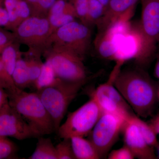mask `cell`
Listing matches in <instances>:
<instances>
[{"label": "cell", "mask_w": 159, "mask_h": 159, "mask_svg": "<svg viewBox=\"0 0 159 159\" xmlns=\"http://www.w3.org/2000/svg\"><path fill=\"white\" fill-rule=\"evenodd\" d=\"M77 18L72 2L56 0L48 12V18L53 32L60 27L76 20Z\"/></svg>", "instance_id": "14"}, {"label": "cell", "mask_w": 159, "mask_h": 159, "mask_svg": "<svg viewBox=\"0 0 159 159\" xmlns=\"http://www.w3.org/2000/svg\"><path fill=\"white\" fill-rule=\"evenodd\" d=\"M8 101V95L3 88L0 86V111L4 104Z\"/></svg>", "instance_id": "32"}, {"label": "cell", "mask_w": 159, "mask_h": 159, "mask_svg": "<svg viewBox=\"0 0 159 159\" xmlns=\"http://www.w3.org/2000/svg\"><path fill=\"white\" fill-rule=\"evenodd\" d=\"M77 17L85 24L88 11L89 0H72Z\"/></svg>", "instance_id": "27"}, {"label": "cell", "mask_w": 159, "mask_h": 159, "mask_svg": "<svg viewBox=\"0 0 159 159\" xmlns=\"http://www.w3.org/2000/svg\"><path fill=\"white\" fill-rule=\"evenodd\" d=\"M102 113L96 100L91 97L88 102L79 108L69 113L65 122L60 126L57 134L62 139L88 135Z\"/></svg>", "instance_id": "7"}, {"label": "cell", "mask_w": 159, "mask_h": 159, "mask_svg": "<svg viewBox=\"0 0 159 159\" xmlns=\"http://www.w3.org/2000/svg\"><path fill=\"white\" fill-rule=\"evenodd\" d=\"M47 59L51 61L57 78L71 82L89 80L84 59L74 53L54 47Z\"/></svg>", "instance_id": "9"}, {"label": "cell", "mask_w": 159, "mask_h": 159, "mask_svg": "<svg viewBox=\"0 0 159 159\" xmlns=\"http://www.w3.org/2000/svg\"><path fill=\"white\" fill-rule=\"evenodd\" d=\"M139 0H109L104 15L97 25L98 33L113 29L117 24L128 20Z\"/></svg>", "instance_id": "12"}, {"label": "cell", "mask_w": 159, "mask_h": 159, "mask_svg": "<svg viewBox=\"0 0 159 159\" xmlns=\"http://www.w3.org/2000/svg\"><path fill=\"white\" fill-rule=\"evenodd\" d=\"M131 116L126 120L122 129L124 145L130 149L135 158L157 159L154 148L146 142L138 125L131 119Z\"/></svg>", "instance_id": "13"}, {"label": "cell", "mask_w": 159, "mask_h": 159, "mask_svg": "<svg viewBox=\"0 0 159 159\" xmlns=\"http://www.w3.org/2000/svg\"><path fill=\"white\" fill-rule=\"evenodd\" d=\"M0 136L18 140L39 138L25 119L9 105V101L0 111Z\"/></svg>", "instance_id": "11"}, {"label": "cell", "mask_w": 159, "mask_h": 159, "mask_svg": "<svg viewBox=\"0 0 159 159\" xmlns=\"http://www.w3.org/2000/svg\"><path fill=\"white\" fill-rule=\"evenodd\" d=\"M3 69H4V64L1 57H0V74L2 72Z\"/></svg>", "instance_id": "37"}, {"label": "cell", "mask_w": 159, "mask_h": 159, "mask_svg": "<svg viewBox=\"0 0 159 159\" xmlns=\"http://www.w3.org/2000/svg\"><path fill=\"white\" fill-rule=\"evenodd\" d=\"M36 148L29 159H57L56 148L50 138L39 137Z\"/></svg>", "instance_id": "18"}, {"label": "cell", "mask_w": 159, "mask_h": 159, "mask_svg": "<svg viewBox=\"0 0 159 159\" xmlns=\"http://www.w3.org/2000/svg\"><path fill=\"white\" fill-rule=\"evenodd\" d=\"M125 62L122 59L116 60V65L107 81L97 87L91 94V97L96 100L103 112L115 114L128 119L135 113L114 84Z\"/></svg>", "instance_id": "5"}, {"label": "cell", "mask_w": 159, "mask_h": 159, "mask_svg": "<svg viewBox=\"0 0 159 159\" xmlns=\"http://www.w3.org/2000/svg\"><path fill=\"white\" fill-rule=\"evenodd\" d=\"M142 14L132 31L136 39L134 55L136 66L148 67L156 57L159 46V0H141Z\"/></svg>", "instance_id": "2"}, {"label": "cell", "mask_w": 159, "mask_h": 159, "mask_svg": "<svg viewBox=\"0 0 159 159\" xmlns=\"http://www.w3.org/2000/svg\"><path fill=\"white\" fill-rule=\"evenodd\" d=\"M98 1L102 3L103 6L105 7L106 9V8L107 6V4H108L109 0H98Z\"/></svg>", "instance_id": "36"}, {"label": "cell", "mask_w": 159, "mask_h": 159, "mask_svg": "<svg viewBox=\"0 0 159 159\" xmlns=\"http://www.w3.org/2000/svg\"><path fill=\"white\" fill-rule=\"evenodd\" d=\"M156 57L157 58V61L155 66L154 74L155 77L159 79V48L157 51Z\"/></svg>", "instance_id": "34"}, {"label": "cell", "mask_w": 159, "mask_h": 159, "mask_svg": "<svg viewBox=\"0 0 159 159\" xmlns=\"http://www.w3.org/2000/svg\"><path fill=\"white\" fill-rule=\"evenodd\" d=\"M131 119L136 124L139 130L147 143L153 148H157L159 142L157 139V134L149 124L143 121L136 114L131 116Z\"/></svg>", "instance_id": "21"}, {"label": "cell", "mask_w": 159, "mask_h": 159, "mask_svg": "<svg viewBox=\"0 0 159 159\" xmlns=\"http://www.w3.org/2000/svg\"><path fill=\"white\" fill-rule=\"evenodd\" d=\"M56 0H38L37 6L34 9L35 15L40 14H45L50 11L52 6Z\"/></svg>", "instance_id": "29"}, {"label": "cell", "mask_w": 159, "mask_h": 159, "mask_svg": "<svg viewBox=\"0 0 159 159\" xmlns=\"http://www.w3.org/2000/svg\"><path fill=\"white\" fill-rule=\"evenodd\" d=\"M88 80L71 82L57 78L51 85L36 91L54 122L57 133L71 102Z\"/></svg>", "instance_id": "4"}, {"label": "cell", "mask_w": 159, "mask_h": 159, "mask_svg": "<svg viewBox=\"0 0 159 159\" xmlns=\"http://www.w3.org/2000/svg\"><path fill=\"white\" fill-rule=\"evenodd\" d=\"M9 105L28 122L39 137L55 132L54 122L37 93L16 87L7 92Z\"/></svg>", "instance_id": "3"}, {"label": "cell", "mask_w": 159, "mask_h": 159, "mask_svg": "<svg viewBox=\"0 0 159 159\" xmlns=\"http://www.w3.org/2000/svg\"><path fill=\"white\" fill-rule=\"evenodd\" d=\"M26 1L29 3L30 6H31V8H32V9L34 11L35 7L37 6L38 0H26Z\"/></svg>", "instance_id": "35"}, {"label": "cell", "mask_w": 159, "mask_h": 159, "mask_svg": "<svg viewBox=\"0 0 159 159\" xmlns=\"http://www.w3.org/2000/svg\"><path fill=\"white\" fill-rule=\"evenodd\" d=\"M57 159H75L70 139H64L56 146Z\"/></svg>", "instance_id": "26"}, {"label": "cell", "mask_w": 159, "mask_h": 159, "mask_svg": "<svg viewBox=\"0 0 159 159\" xmlns=\"http://www.w3.org/2000/svg\"><path fill=\"white\" fill-rule=\"evenodd\" d=\"M149 124L157 134H159V113L151 120Z\"/></svg>", "instance_id": "33"}, {"label": "cell", "mask_w": 159, "mask_h": 159, "mask_svg": "<svg viewBox=\"0 0 159 159\" xmlns=\"http://www.w3.org/2000/svg\"><path fill=\"white\" fill-rule=\"evenodd\" d=\"M9 17L6 8L0 6V26H8Z\"/></svg>", "instance_id": "31"}, {"label": "cell", "mask_w": 159, "mask_h": 159, "mask_svg": "<svg viewBox=\"0 0 159 159\" xmlns=\"http://www.w3.org/2000/svg\"><path fill=\"white\" fill-rule=\"evenodd\" d=\"M72 149L75 158L100 159L97 149L89 140L84 137L74 136L70 138Z\"/></svg>", "instance_id": "17"}, {"label": "cell", "mask_w": 159, "mask_h": 159, "mask_svg": "<svg viewBox=\"0 0 159 159\" xmlns=\"http://www.w3.org/2000/svg\"><path fill=\"white\" fill-rule=\"evenodd\" d=\"M91 36L89 26L75 20L56 29L49 43H53V47L70 51L84 59L90 46Z\"/></svg>", "instance_id": "6"}, {"label": "cell", "mask_w": 159, "mask_h": 159, "mask_svg": "<svg viewBox=\"0 0 159 159\" xmlns=\"http://www.w3.org/2000/svg\"><path fill=\"white\" fill-rule=\"evenodd\" d=\"M158 99L159 100V87L158 89Z\"/></svg>", "instance_id": "39"}, {"label": "cell", "mask_w": 159, "mask_h": 159, "mask_svg": "<svg viewBox=\"0 0 159 159\" xmlns=\"http://www.w3.org/2000/svg\"><path fill=\"white\" fill-rule=\"evenodd\" d=\"M105 8L98 0H89V4L85 24L88 26L97 25L102 18Z\"/></svg>", "instance_id": "22"}, {"label": "cell", "mask_w": 159, "mask_h": 159, "mask_svg": "<svg viewBox=\"0 0 159 159\" xmlns=\"http://www.w3.org/2000/svg\"><path fill=\"white\" fill-rule=\"evenodd\" d=\"M17 147L7 137L0 136V159L16 158Z\"/></svg>", "instance_id": "23"}, {"label": "cell", "mask_w": 159, "mask_h": 159, "mask_svg": "<svg viewBox=\"0 0 159 159\" xmlns=\"http://www.w3.org/2000/svg\"><path fill=\"white\" fill-rule=\"evenodd\" d=\"M19 56L15 46L11 44L3 49L1 53V58L4 64V69L0 74V86L6 92L17 87L13 82L12 75Z\"/></svg>", "instance_id": "15"}, {"label": "cell", "mask_w": 159, "mask_h": 159, "mask_svg": "<svg viewBox=\"0 0 159 159\" xmlns=\"http://www.w3.org/2000/svg\"><path fill=\"white\" fill-rule=\"evenodd\" d=\"M157 149L158 154V157L159 158V143H158V145L157 146Z\"/></svg>", "instance_id": "38"}, {"label": "cell", "mask_w": 159, "mask_h": 159, "mask_svg": "<svg viewBox=\"0 0 159 159\" xmlns=\"http://www.w3.org/2000/svg\"><path fill=\"white\" fill-rule=\"evenodd\" d=\"M109 159H134L135 158L133 153L128 147L124 145L122 148L115 149L109 152Z\"/></svg>", "instance_id": "28"}, {"label": "cell", "mask_w": 159, "mask_h": 159, "mask_svg": "<svg viewBox=\"0 0 159 159\" xmlns=\"http://www.w3.org/2000/svg\"><path fill=\"white\" fill-rule=\"evenodd\" d=\"M57 78L54 68L49 59L43 63L41 71L34 87L36 91L51 85Z\"/></svg>", "instance_id": "20"}, {"label": "cell", "mask_w": 159, "mask_h": 159, "mask_svg": "<svg viewBox=\"0 0 159 159\" xmlns=\"http://www.w3.org/2000/svg\"><path fill=\"white\" fill-rule=\"evenodd\" d=\"M112 30L98 33L95 39V48L97 53L104 59L116 60L117 58L118 47L112 35Z\"/></svg>", "instance_id": "16"}, {"label": "cell", "mask_w": 159, "mask_h": 159, "mask_svg": "<svg viewBox=\"0 0 159 159\" xmlns=\"http://www.w3.org/2000/svg\"></svg>", "instance_id": "40"}, {"label": "cell", "mask_w": 159, "mask_h": 159, "mask_svg": "<svg viewBox=\"0 0 159 159\" xmlns=\"http://www.w3.org/2000/svg\"><path fill=\"white\" fill-rule=\"evenodd\" d=\"M18 0H4V5L8 12L9 23L8 27L15 29L19 25L17 5Z\"/></svg>", "instance_id": "25"}, {"label": "cell", "mask_w": 159, "mask_h": 159, "mask_svg": "<svg viewBox=\"0 0 159 159\" xmlns=\"http://www.w3.org/2000/svg\"><path fill=\"white\" fill-rule=\"evenodd\" d=\"M12 78L18 88L24 90L31 87L27 62L25 59H22L20 56L16 61Z\"/></svg>", "instance_id": "19"}, {"label": "cell", "mask_w": 159, "mask_h": 159, "mask_svg": "<svg viewBox=\"0 0 159 159\" xmlns=\"http://www.w3.org/2000/svg\"><path fill=\"white\" fill-rule=\"evenodd\" d=\"M20 41L31 47L49 43L53 33L48 18L32 16L24 20L15 29Z\"/></svg>", "instance_id": "10"}, {"label": "cell", "mask_w": 159, "mask_h": 159, "mask_svg": "<svg viewBox=\"0 0 159 159\" xmlns=\"http://www.w3.org/2000/svg\"><path fill=\"white\" fill-rule=\"evenodd\" d=\"M11 43V38L9 34L5 31L0 30V54L3 49Z\"/></svg>", "instance_id": "30"}, {"label": "cell", "mask_w": 159, "mask_h": 159, "mask_svg": "<svg viewBox=\"0 0 159 159\" xmlns=\"http://www.w3.org/2000/svg\"><path fill=\"white\" fill-rule=\"evenodd\" d=\"M127 119L115 114L102 113L89 134V140L97 149L100 159L107 157L119 139L120 132H122Z\"/></svg>", "instance_id": "8"}, {"label": "cell", "mask_w": 159, "mask_h": 159, "mask_svg": "<svg viewBox=\"0 0 159 159\" xmlns=\"http://www.w3.org/2000/svg\"><path fill=\"white\" fill-rule=\"evenodd\" d=\"M114 85L140 118L150 116L158 101L159 86L145 69H121L116 77Z\"/></svg>", "instance_id": "1"}, {"label": "cell", "mask_w": 159, "mask_h": 159, "mask_svg": "<svg viewBox=\"0 0 159 159\" xmlns=\"http://www.w3.org/2000/svg\"><path fill=\"white\" fill-rule=\"evenodd\" d=\"M25 60L28 66L31 86L34 87L35 82L40 74L43 63L39 57H30Z\"/></svg>", "instance_id": "24"}]
</instances>
